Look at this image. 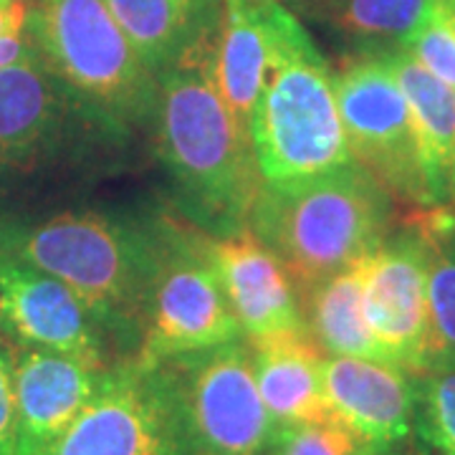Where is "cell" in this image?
<instances>
[{
  "label": "cell",
  "mask_w": 455,
  "mask_h": 455,
  "mask_svg": "<svg viewBox=\"0 0 455 455\" xmlns=\"http://www.w3.org/2000/svg\"><path fill=\"white\" fill-rule=\"evenodd\" d=\"M341 124L352 160L392 197L412 208L438 205L430 193L415 124L382 51L347 56L334 74Z\"/></svg>",
  "instance_id": "cell-8"
},
{
  "label": "cell",
  "mask_w": 455,
  "mask_h": 455,
  "mask_svg": "<svg viewBox=\"0 0 455 455\" xmlns=\"http://www.w3.org/2000/svg\"><path fill=\"white\" fill-rule=\"evenodd\" d=\"M382 56L410 107L427 185L440 205L451 188V164L455 149V89L433 76L400 46L382 51Z\"/></svg>",
  "instance_id": "cell-19"
},
{
  "label": "cell",
  "mask_w": 455,
  "mask_h": 455,
  "mask_svg": "<svg viewBox=\"0 0 455 455\" xmlns=\"http://www.w3.org/2000/svg\"><path fill=\"white\" fill-rule=\"evenodd\" d=\"M410 223L427 243V372H455V212L418 208Z\"/></svg>",
  "instance_id": "cell-21"
},
{
  "label": "cell",
  "mask_w": 455,
  "mask_h": 455,
  "mask_svg": "<svg viewBox=\"0 0 455 455\" xmlns=\"http://www.w3.org/2000/svg\"><path fill=\"white\" fill-rule=\"evenodd\" d=\"M440 82L455 89V33L440 16L438 5L418 31L400 46Z\"/></svg>",
  "instance_id": "cell-25"
},
{
  "label": "cell",
  "mask_w": 455,
  "mask_h": 455,
  "mask_svg": "<svg viewBox=\"0 0 455 455\" xmlns=\"http://www.w3.org/2000/svg\"><path fill=\"white\" fill-rule=\"evenodd\" d=\"M438 11L440 16L445 18V23H448L455 33V0H438Z\"/></svg>",
  "instance_id": "cell-29"
},
{
  "label": "cell",
  "mask_w": 455,
  "mask_h": 455,
  "mask_svg": "<svg viewBox=\"0 0 455 455\" xmlns=\"http://www.w3.org/2000/svg\"><path fill=\"white\" fill-rule=\"evenodd\" d=\"M212 64L215 46L163 71L152 119L182 211L193 226L223 238L248 228L263 180L248 132L218 92Z\"/></svg>",
  "instance_id": "cell-1"
},
{
  "label": "cell",
  "mask_w": 455,
  "mask_h": 455,
  "mask_svg": "<svg viewBox=\"0 0 455 455\" xmlns=\"http://www.w3.org/2000/svg\"><path fill=\"white\" fill-rule=\"evenodd\" d=\"M28 38L26 36H11V38H0V66L16 61L18 56H23L28 49Z\"/></svg>",
  "instance_id": "cell-28"
},
{
  "label": "cell",
  "mask_w": 455,
  "mask_h": 455,
  "mask_svg": "<svg viewBox=\"0 0 455 455\" xmlns=\"http://www.w3.org/2000/svg\"><path fill=\"white\" fill-rule=\"evenodd\" d=\"M8 253L71 286L112 334L116 349L137 355L155 253L152 220L61 212L16 235Z\"/></svg>",
  "instance_id": "cell-4"
},
{
  "label": "cell",
  "mask_w": 455,
  "mask_h": 455,
  "mask_svg": "<svg viewBox=\"0 0 455 455\" xmlns=\"http://www.w3.org/2000/svg\"><path fill=\"white\" fill-rule=\"evenodd\" d=\"M364 263L367 256L299 291L304 324L326 357L387 362L364 316Z\"/></svg>",
  "instance_id": "cell-20"
},
{
  "label": "cell",
  "mask_w": 455,
  "mask_h": 455,
  "mask_svg": "<svg viewBox=\"0 0 455 455\" xmlns=\"http://www.w3.org/2000/svg\"><path fill=\"white\" fill-rule=\"evenodd\" d=\"M390 228L392 196L355 160L316 178L260 182L248 218L299 291L370 256Z\"/></svg>",
  "instance_id": "cell-2"
},
{
  "label": "cell",
  "mask_w": 455,
  "mask_h": 455,
  "mask_svg": "<svg viewBox=\"0 0 455 455\" xmlns=\"http://www.w3.org/2000/svg\"><path fill=\"white\" fill-rule=\"evenodd\" d=\"M451 185H453V190H455V149H453V164H451Z\"/></svg>",
  "instance_id": "cell-30"
},
{
  "label": "cell",
  "mask_w": 455,
  "mask_h": 455,
  "mask_svg": "<svg viewBox=\"0 0 455 455\" xmlns=\"http://www.w3.org/2000/svg\"><path fill=\"white\" fill-rule=\"evenodd\" d=\"M324 397L372 455H400L415 438L418 377L387 362L324 359Z\"/></svg>",
  "instance_id": "cell-12"
},
{
  "label": "cell",
  "mask_w": 455,
  "mask_h": 455,
  "mask_svg": "<svg viewBox=\"0 0 455 455\" xmlns=\"http://www.w3.org/2000/svg\"><path fill=\"white\" fill-rule=\"evenodd\" d=\"M364 316L395 367L427 370V243L415 223L374 248L364 263Z\"/></svg>",
  "instance_id": "cell-11"
},
{
  "label": "cell",
  "mask_w": 455,
  "mask_h": 455,
  "mask_svg": "<svg viewBox=\"0 0 455 455\" xmlns=\"http://www.w3.org/2000/svg\"><path fill=\"white\" fill-rule=\"evenodd\" d=\"M38 455H190L167 364H112L76 420Z\"/></svg>",
  "instance_id": "cell-7"
},
{
  "label": "cell",
  "mask_w": 455,
  "mask_h": 455,
  "mask_svg": "<svg viewBox=\"0 0 455 455\" xmlns=\"http://www.w3.org/2000/svg\"><path fill=\"white\" fill-rule=\"evenodd\" d=\"M0 326L23 347L64 352L112 367V334L82 296L13 253H0Z\"/></svg>",
  "instance_id": "cell-10"
},
{
  "label": "cell",
  "mask_w": 455,
  "mask_h": 455,
  "mask_svg": "<svg viewBox=\"0 0 455 455\" xmlns=\"http://www.w3.org/2000/svg\"><path fill=\"white\" fill-rule=\"evenodd\" d=\"M438 0H311L337 31L362 44L403 46L435 11Z\"/></svg>",
  "instance_id": "cell-22"
},
{
  "label": "cell",
  "mask_w": 455,
  "mask_h": 455,
  "mask_svg": "<svg viewBox=\"0 0 455 455\" xmlns=\"http://www.w3.org/2000/svg\"><path fill=\"white\" fill-rule=\"evenodd\" d=\"M208 253L245 341L307 329L291 274L248 228L208 235Z\"/></svg>",
  "instance_id": "cell-13"
},
{
  "label": "cell",
  "mask_w": 455,
  "mask_h": 455,
  "mask_svg": "<svg viewBox=\"0 0 455 455\" xmlns=\"http://www.w3.org/2000/svg\"><path fill=\"white\" fill-rule=\"evenodd\" d=\"M271 66L248 137L263 182L316 178L352 163L334 74L281 0H266Z\"/></svg>",
  "instance_id": "cell-3"
},
{
  "label": "cell",
  "mask_w": 455,
  "mask_h": 455,
  "mask_svg": "<svg viewBox=\"0 0 455 455\" xmlns=\"http://www.w3.org/2000/svg\"><path fill=\"white\" fill-rule=\"evenodd\" d=\"M248 347L260 400L274 420V427L331 418L324 397L326 355L314 341L309 329L253 339L248 341Z\"/></svg>",
  "instance_id": "cell-16"
},
{
  "label": "cell",
  "mask_w": 455,
  "mask_h": 455,
  "mask_svg": "<svg viewBox=\"0 0 455 455\" xmlns=\"http://www.w3.org/2000/svg\"><path fill=\"white\" fill-rule=\"evenodd\" d=\"M178 385L190 455H263L274 420L245 339L164 362Z\"/></svg>",
  "instance_id": "cell-9"
},
{
  "label": "cell",
  "mask_w": 455,
  "mask_h": 455,
  "mask_svg": "<svg viewBox=\"0 0 455 455\" xmlns=\"http://www.w3.org/2000/svg\"><path fill=\"white\" fill-rule=\"evenodd\" d=\"M28 41L51 71L109 132L149 122L157 76L112 16L107 0H36Z\"/></svg>",
  "instance_id": "cell-5"
},
{
  "label": "cell",
  "mask_w": 455,
  "mask_h": 455,
  "mask_svg": "<svg viewBox=\"0 0 455 455\" xmlns=\"http://www.w3.org/2000/svg\"><path fill=\"white\" fill-rule=\"evenodd\" d=\"M16 453V382L13 357L0 344V455Z\"/></svg>",
  "instance_id": "cell-26"
},
{
  "label": "cell",
  "mask_w": 455,
  "mask_h": 455,
  "mask_svg": "<svg viewBox=\"0 0 455 455\" xmlns=\"http://www.w3.org/2000/svg\"><path fill=\"white\" fill-rule=\"evenodd\" d=\"M71 94L41 53L28 44L23 56L0 66V164L31 167L59 142Z\"/></svg>",
  "instance_id": "cell-15"
},
{
  "label": "cell",
  "mask_w": 455,
  "mask_h": 455,
  "mask_svg": "<svg viewBox=\"0 0 455 455\" xmlns=\"http://www.w3.org/2000/svg\"><path fill=\"white\" fill-rule=\"evenodd\" d=\"M28 26V3L26 0H0V38L23 36Z\"/></svg>",
  "instance_id": "cell-27"
},
{
  "label": "cell",
  "mask_w": 455,
  "mask_h": 455,
  "mask_svg": "<svg viewBox=\"0 0 455 455\" xmlns=\"http://www.w3.org/2000/svg\"><path fill=\"white\" fill-rule=\"evenodd\" d=\"M107 5L155 76L218 41L223 0H107Z\"/></svg>",
  "instance_id": "cell-17"
},
{
  "label": "cell",
  "mask_w": 455,
  "mask_h": 455,
  "mask_svg": "<svg viewBox=\"0 0 455 455\" xmlns=\"http://www.w3.org/2000/svg\"><path fill=\"white\" fill-rule=\"evenodd\" d=\"M109 367L89 359L23 347L13 359L16 453L38 455L76 420Z\"/></svg>",
  "instance_id": "cell-14"
},
{
  "label": "cell",
  "mask_w": 455,
  "mask_h": 455,
  "mask_svg": "<svg viewBox=\"0 0 455 455\" xmlns=\"http://www.w3.org/2000/svg\"><path fill=\"white\" fill-rule=\"evenodd\" d=\"M155 253L147 281L137 359L157 367L170 359L243 339L208 253V233L180 218L152 220Z\"/></svg>",
  "instance_id": "cell-6"
},
{
  "label": "cell",
  "mask_w": 455,
  "mask_h": 455,
  "mask_svg": "<svg viewBox=\"0 0 455 455\" xmlns=\"http://www.w3.org/2000/svg\"><path fill=\"white\" fill-rule=\"evenodd\" d=\"M263 455H372L334 415L326 420L274 427Z\"/></svg>",
  "instance_id": "cell-24"
},
{
  "label": "cell",
  "mask_w": 455,
  "mask_h": 455,
  "mask_svg": "<svg viewBox=\"0 0 455 455\" xmlns=\"http://www.w3.org/2000/svg\"><path fill=\"white\" fill-rule=\"evenodd\" d=\"M271 66V33L266 0H223L215 44V84L228 109L248 132Z\"/></svg>",
  "instance_id": "cell-18"
},
{
  "label": "cell",
  "mask_w": 455,
  "mask_h": 455,
  "mask_svg": "<svg viewBox=\"0 0 455 455\" xmlns=\"http://www.w3.org/2000/svg\"><path fill=\"white\" fill-rule=\"evenodd\" d=\"M415 435L435 455H455V372L418 374Z\"/></svg>",
  "instance_id": "cell-23"
}]
</instances>
